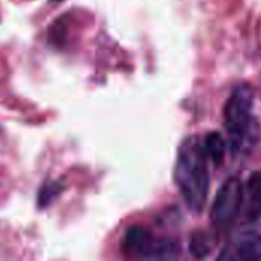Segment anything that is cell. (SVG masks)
Masks as SVG:
<instances>
[{"label": "cell", "mask_w": 261, "mask_h": 261, "mask_svg": "<svg viewBox=\"0 0 261 261\" xmlns=\"http://www.w3.org/2000/svg\"><path fill=\"white\" fill-rule=\"evenodd\" d=\"M203 144L197 136L187 138L177 151L174 182L193 213H200L210 193V174Z\"/></svg>", "instance_id": "6da1fadb"}, {"label": "cell", "mask_w": 261, "mask_h": 261, "mask_svg": "<svg viewBox=\"0 0 261 261\" xmlns=\"http://www.w3.org/2000/svg\"><path fill=\"white\" fill-rule=\"evenodd\" d=\"M254 90L248 84L239 86L225 106V127L232 150L242 151L255 141L257 122L252 118Z\"/></svg>", "instance_id": "7a4b0ae2"}, {"label": "cell", "mask_w": 261, "mask_h": 261, "mask_svg": "<svg viewBox=\"0 0 261 261\" xmlns=\"http://www.w3.org/2000/svg\"><path fill=\"white\" fill-rule=\"evenodd\" d=\"M122 251L133 257L164 260L176 258L179 255V245L170 240L158 242L148 229L142 226H132L124 236Z\"/></svg>", "instance_id": "3957f363"}, {"label": "cell", "mask_w": 261, "mask_h": 261, "mask_svg": "<svg viewBox=\"0 0 261 261\" xmlns=\"http://www.w3.org/2000/svg\"><path fill=\"white\" fill-rule=\"evenodd\" d=\"M242 205L243 185L237 177H231L222 185V188L216 194L211 208V220L219 228H228L242 213Z\"/></svg>", "instance_id": "277c9868"}, {"label": "cell", "mask_w": 261, "mask_h": 261, "mask_svg": "<svg viewBox=\"0 0 261 261\" xmlns=\"http://www.w3.org/2000/svg\"><path fill=\"white\" fill-rule=\"evenodd\" d=\"M219 260L254 261L261 260V231L246 226L222 251Z\"/></svg>", "instance_id": "5b68a950"}, {"label": "cell", "mask_w": 261, "mask_h": 261, "mask_svg": "<svg viewBox=\"0 0 261 261\" xmlns=\"http://www.w3.org/2000/svg\"><path fill=\"white\" fill-rule=\"evenodd\" d=\"M245 219L255 222L261 217V173H254L243 187V205Z\"/></svg>", "instance_id": "8992f818"}, {"label": "cell", "mask_w": 261, "mask_h": 261, "mask_svg": "<svg viewBox=\"0 0 261 261\" xmlns=\"http://www.w3.org/2000/svg\"><path fill=\"white\" fill-rule=\"evenodd\" d=\"M202 144H203V150H205V154L208 159H211L216 164H219L223 159L226 142L220 133H217V132L208 133L205 136V139L202 141Z\"/></svg>", "instance_id": "52a82bcc"}, {"label": "cell", "mask_w": 261, "mask_h": 261, "mask_svg": "<svg viewBox=\"0 0 261 261\" xmlns=\"http://www.w3.org/2000/svg\"><path fill=\"white\" fill-rule=\"evenodd\" d=\"M63 190H64V185H63L61 180H49V182H46L40 188V193H38V206L46 208L50 203H54L55 199L63 193Z\"/></svg>", "instance_id": "ba28073f"}, {"label": "cell", "mask_w": 261, "mask_h": 261, "mask_svg": "<svg viewBox=\"0 0 261 261\" xmlns=\"http://www.w3.org/2000/svg\"><path fill=\"white\" fill-rule=\"evenodd\" d=\"M191 252L194 254V257H206L211 251V243L208 242V237L205 234H194L191 237V243H190Z\"/></svg>", "instance_id": "9c48e42d"}, {"label": "cell", "mask_w": 261, "mask_h": 261, "mask_svg": "<svg viewBox=\"0 0 261 261\" xmlns=\"http://www.w3.org/2000/svg\"><path fill=\"white\" fill-rule=\"evenodd\" d=\"M54 2H61V0H54Z\"/></svg>", "instance_id": "30bf717a"}]
</instances>
